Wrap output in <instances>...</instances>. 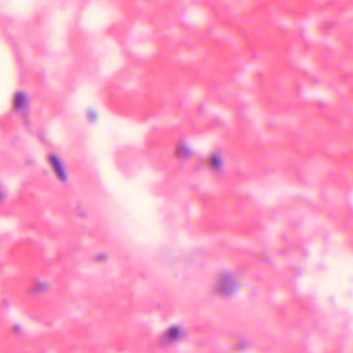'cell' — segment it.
Masks as SVG:
<instances>
[{
  "instance_id": "cell-1",
  "label": "cell",
  "mask_w": 353,
  "mask_h": 353,
  "mask_svg": "<svg viewBox=\"0 0 353 353\" xmlns=\"http://www.w3.org/2000/svg\"><path fill=\"white\" fill-rule=\"evenodd\" d=\"M50 163H51V165H52V168H54V172H55L59 178L63 179V178H65V174H63V167H62L59 159H58L57 156H51V157H50Z\"/></svg>"
},
{
  "instance_id": "cell-2",
  "label": "cell",
  "mask_w": 353,
  "mask_h": 353,
  "mask_svg": "<svg viewBox=\"0 0 353 353\" xmlns=\"http://www.w3.org/2000/svg\"><path fill=\"white\" fill-rule=\"evenodd\" d=\"M23 103H25V95L18 92V95H15V103L14 105H15L17 109H19L21 106H23Z\"/></svg>"
}]
</instances>
